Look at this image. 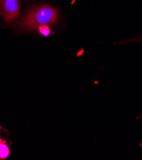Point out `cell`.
<instances>
[{"instance_id": "3", "label": "cell", "mask_w": 142, "mask_h": 160, "mask_svg": "<svg viewBox=\"0 0 142 160\" xmlns=\"http://www.w3.org/2000/svg\"><path fill=\"white\" fill-rule=\"evenodd\" d=\"M10 155V149L6 144V141L3 140L0 143V159H3L8 157Z\"/></svg>"}, {"instance_id": "8", "label": "cell", "mask_w": 142, "mask_h": 160, "mask_svg": "<svg viewBox=\"0 0 142 160\" xmlns=\"http://www.w3.org/2000/svg\"><path fill=\"white\" fill-rule=\"evenodd\" d=\"M27 1H28H28H29V0H27Z\"/></svg>"}, {"instance_id": "6", "label": "cell", "mask_w": 142, "mask_h": 160, "mask_svg": "<svg viewBox=\"0 0 142 160\" xmlns=\"http://www.w3.org/2000/svg\"><path fill=\"white\" fill-rule=\"evenodd\" d=\"M3 141V140H2V138H1V137H0V143H2Z\"/></svg>"}, {"instance_id": "7", "label": "cell", "mask_w": 142, "mask_h": 160, "mask_svg": "<svg viewBox=\"0 0 142 160\" xmlns=\"http://www.w3.org/2000/svg\"><path fill=\"white\" fill-rule=\"evenodd\" d=\"M139 118H141V119H142V114H141V115H140Z\"/></svg>"}, {"instance_id": "2", "label": "cell", "mask_w": 142, "mask_h": 160, "mask_svg": "<svg viewBox=\"0 0 142 160\" xmlns=\"http://www.w3.org/2000/svg\"><path fill=\"white\" fill-rule=\"evenodd\" d=\"M0 8L5 23H10L19 18L21 0H0Z\"/></svg>"}, {"instance_id": "5", "label": "cell", "mask_w": 142, "mask_h": 160, "mask_svg": "<svg viewBox=\"0 0 142 160\" xmlns=\"http://www.w3.org/2000/svg\"><path fill=\"white\" fill-rule=\"evenodd\" d=\"M133 41H139V42H142V36L141 37H139V38H137L136 39H134Z\"/></svg>"}, {"instance_id": "4", "label": "cell", "mask_w": 142, "mask_h": 160, "mask_svg": "<svg viewBox=\"0 0 142 160\" xmlns=\"http://www.w3.org/2000/svg\"><path fill=\"white\" fill-rule=\"evenodd\" d=\"M40 33H41L42 35L46 37L48 36L50 34V28L49 27L48 25H44V26H40L39 28Z\"/></svg>"}, {"instance_id": "1", "label": "cell", "mask_w": 142, "mask_h": 160, "mask_svg": "<svg viewBox=\"0 0 142 160\" xmlns=\"http://www.w3.org/2000/svg\"><path fill=\"white\" fill-rule=\"evenodd\" d=\"M58 10L53 7L42 4L29 8L23 16L18 26L26 31H33L41 26L55 24L58 19Z\"/></svg>"}]
</instances>
